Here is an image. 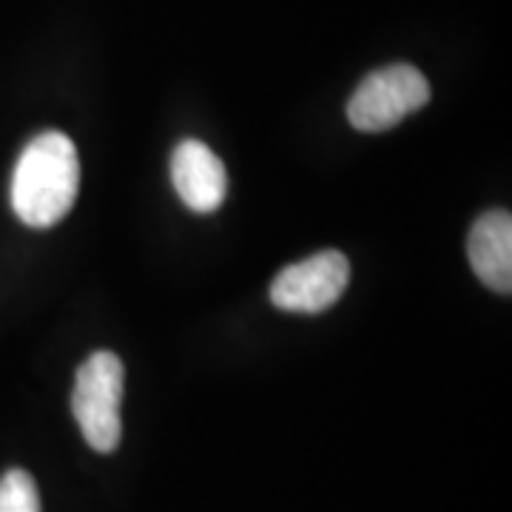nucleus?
Instances as JSON below:
<instances>
[{"mask_svg":"<svg viewBox=\"0 0 512 512\" xmlns=\"http://www.w3.org/2000/svg\"><path fill=\"white\" fill-rule=\"evenodd\" d=\"M171 183L180 200L197 211H217L228 194V174L222 160L200 140H183L171 154Z\"/></svg>","mask_w":512,"mask_h":512,"instance_id":"39448f33","label":"nucleus"},{"mask_svg":"<svg viewBox=\"0 0 512 512\" xmlns=\"http://www.w3.org/2000/svg\"><path fill=\"white\" fill-rule=\"evenodd\" d=\"M348 279V256L342 251H319L276 276L271 282V302L288 313H322L339 302Z\"/></svg>","mask_w":512,"mask_h":512,"instance_id":"20e7f679","label":"nucleus"},{"mask_svg":"<svg viewBox=\"0 0 512 512\" xmlns=\"http://www.w3.org/2000/svg\"><path fill=\"white\" fill-rule=\"evenodd\" d=\"M0 512H40L35 478L26 470H9L0 478Z\"/></svg>","mask_w":512,"mask_h":512,"instance_id":"0eeeda50","label":"nucleus"},{"mask_svg":"<svg viewBox=\"0 0 512 512\" xmlns=\"http://www.w3.org/2000/svg\"><path fill=\"white\" fill-rule=\"evenodd\" d=\"M467 256L476 276L495 293L512 291V217L510 211H490L478 217L470 239Z\"/></svg>","mask_w":512,"mask_h":512,"instance_id":"423d86ee","label":"nucleus"},{"mask_svg":"<svg viewBox=\"0 0 512 512\" xmlns=\"http://www.w3.org/2000/svg\"><path fill=\"white\" fill-rule=\"evenodd\" d=\"M123 382H126L123 362L109 350L92 353L77 370L72 413L83 430V439L89 441V447L97 453H114L120 447Z\"/></svg>","mask_w":512,"mask_h":512,"instance_id":"f03ea898","label":"nucleus"},{"mask_svg":"<svg viewBox=\"0 0 512 512\" xmlns=\"http://www.w3.org/2000/svg\"><path fill=\"white\" fill-rule=\"evenodd\" d=\"M80 191L77 148L63 131H43L20 151L12 174V208L29 228H52Z\"/></svg>","mask_w":512,"mask_h":512,"instance_id":"f257e3e1","label":"nucleus"},{"mask_svg":"<svg viewBox=\"0 0 512 512\" xmlns=\"http://www.w3.org/2000/svg\"><path fill=\"white\" fill-rule=\"evenodd\" d=\"M430 83L410 63H393L367 74L348 103L350 126L376 134L399 126L404 117L427 106Z\"/></svg>","mask_w":512,"mask_h":512,"instance_id":"7ed1b4c3","label":"nucleus"}]
</instances>
